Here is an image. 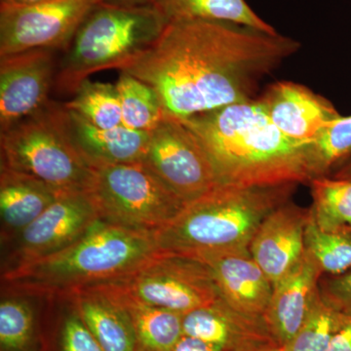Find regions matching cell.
I'll use <instances>...</instances> for the list:
<instances>
[{
  "mask_svg": "<svg viewBox=\"0 0 351 351\" xmlns=\"http://www.w3.org/2000/svg\"><path fill=\"white\" fill-rule=\"evenodd\" d=\"M260 101L274 125L299 142H313L325 126L341 117L326 99L294 82L276 83Z\"/></svg>",
  "mask_w": 351,
  "mask_h": 351,
  "instance_id": "obj_16",
  "label": "cell"
},
{
  "mask_svg": "<svg viewBox=\"0 0 351 351\" xmlns=\"http://www.w3.org/2000/svg\"><path fill=\"white\" fill-rule=\"evenodd\" d=\"M309 209L289 202L270 213L252 239V257L276 285L306 252L304 237Z\"/></svg>",
  "mask_w": 351,
  "mask_h": 351,
  "instance_id": "obj_13",
  "label": "cell"
},
{
  "mask_svg": "<svg viewBox=\"0 0 351 351\" xmlns=\"http://www.w3.org/2000/svg\"><path fill=\"white\" fill-rule=\"evenodd\" d=\"M325 351H351V318L332 336Z\"/></svg>",
  "mask_w": 351,
  "mask_h": 351,
  "instance_id": "obj_32",
  "label": "cell"
},
{
  "mask_svg": "<svg viewBox=\"0 0 351 351\" xmlns=\"http://www.w3.org/2000/svg\"><path fill=\"white\" fill-rule=\"evenodd\" d=\"M100 218L88 193L60 196L15 239L6 269L61 251Z\"/></svg>",
  "mask_w": 351,
  "mask_h": 351,
  "instance_id": "obj_11",
  "label": "cell"
},
{
  "mask_svg": "<svg viewBox=\"0 0 351 351\" xmlns=\"http://www.w3.org/2000/svg\"><path fill=\"white\" fill-rule=\"evenodd\" d=\"M334 178H337V179L351 180V161L350 163L343 166V167L335 175Z\"/></svg>",
  "mask_w": 351,
  "mask_h": 351,
  "instance_id": "obj_36",
  "label": "cell"
},
{
  "mask_svg": "<svg viewBox=\"0 0 351 351\" xmlns=\"http://www.w3.org/2000/svg\"><path fill=\"white\" fill-rule=\"evenodd\" d=\"M0 167L24 173L60 195L87 193L94 166L76 145L68 108L49 101L19 123L0 133Z\"/></svg>",
  "mask_w": 351,
  "mask_h": 351,
  "instance_id": "obj_6",
  "label": "cell"
},
{
  "mask_svg": "<svg viewBox=\"0 0 351 351\" xmlns=\"http://www.w3.org/2000/svg\"><path fill=\"white\" fill-rule=\"evenodd\" d=\"M318 288L330 306L351 318V270L339 276L321 277Z\"/></svg>",
  "mask_w": 351,
  "mask_h": 351,
  "instance_id": "obj_31",
  "label": "cell"
},
{
  "mask_svg": "<svg viewBox=\"0 0 351 351\" xmlns=\"http://www.w3.org/2000/svg\"><path fill=\"white\" fill-rule=\"evenodd\" d=\"M144 162L186 204L219 186L199 141L178 117L164 113L151 132Z\"/></svg>",
  "mask_w": 351,
  "mask_h": 351,
  "instance_id": "obj_10",
  "label": "cell"
},
{
  "mask_svg": "<svg viewBox=\"0 0 351 351\" xmlns=\"http://www.w3.org/2000/svg\"><path fill=\"white\" fill-rule=\"evenodd\" d=\"M93 166L87 193L110 223L154 235L188 205L144 162Z\"/></svg>",
  "mask_w": 351,
  "mask_h": 351,
  "instance_id": "obj_7",
  "label": "cell"
},
{
  "mask_svg": "<svg viewBox=\"0 0 351 351\" xmlns=\"http://www.w3.org/2000/svg\"><path fill=\"white\" fill-rule=\"evenodd\" d=\"M318 176L324 177L339 161L351 154V117L328 124L313 141Z\"/></svg>",
  "mask_w": 351,
  "mask_h": 351,
  "instance_id": "obj_29",
  "label": "cell"
},
{
  "mask_svg": "<svg viewBox=\"0 0 351 351\" xmlns=\"http://www.w3.org/2000/svg\"><path fill=\"white\" fill-rule=\"evenodd\" d=\"M300 43L232 23L175 21L120 71L151 85L164 112L178 119L252 100L258 80Z\"/></svg>",
  "mask_w": 351,
  "mask_h": 351,
  "instance_id": "obj_1",
  "label": "cell"
},
{
  "mask_svg": "<svg viewBox=\"0 0 351 351\" xmlns=\"http://www.w3.org/2000/svg\"><path fill=\"white\" fill-rule=\"evenodd\" d=\"M193 257L207 265L226 304L248 315L265 316L274 285L252 257L249 248L205 252Z\"/></svg>",
  "mask_w": 351,
  "mask_h": 351,
  "instance_id": "obj_14",
  "label": "cell"
},
{
  "mask_svg": "<svg viewBox=\"0 0 351 351\" xmlns=\"http://www.w3.org/2000/svg\"><path fill=\"white\" fill-rule=\"evenodd\" d=\"M168 22L175 21H215L245 25L274 34L267 24L245 0H161L160 6Z\"/></svg>",
  "mask_w": 351,
  "mask_h": 351,
  "instance_id": "obj_22",
  "label": "cell"
},
{
  "mask_svg": "<svg viewBox=\"0 0 351 351\" xmlns=\"http://www.w3.org/2000/svg\"><path fill=\"white\" fill-rule=\"evenodd\" d=\"M104 0H46L0 5V57L25 51L68 49L80 25Z\"/></svg>",
  "mask_w": 351,
  "mask_h": 351,
  "instance_id": "obj_9",
  "label": "cell"
},
{
  "mask_svg": "<svg viewBox=\"0 0 351 351\" xmlns=\"http://www.w3.org/2000/svg\"><path fill=\"white\" fill-rule=\"evenodd\" d=\"M53 52L36 49L0 57V133L47 105L56 76Z\"/></svg>",
  "mask_w": 351,
  "mask_h": 351,
  "instance_id": "obj_12",
  "label": "cell"
},
{
  "mask_svg": "<svg viewBox=\"0 0 351 351\" xmlns=\"http://www.w3.org/2000/svg\"><path fill=\"white\" fill-rule=\"evenodd\" d=\"M157 6L101 2L80 25L55 76L57 91L75 95L88 76L122 69L154 45L168 25Z\"/></svg>",
  "mask_w": 351,
  "mask_h": 351,
  "instance_id": "obj_5",
  "label": "cell"
},
{
  "mask_svg": "<svg viewBox=\"0 0 351 351\" xmlns=\"http://www.w3.org/2000/svg\"><path fill=\"white\" fill-rule=\"evenodd\" d=\"M184 336L202 339L226 351H258L279 346L263 317L233 308L223 299L184 314Z\"/></svg>",
  "mask_w": 351,
  "mask_h": 351,
  "instance_id": "obj_15",
  "label": "cell"
},
{
  "mask_svg": "<svg viewBox=\"0 0 351 351\" xmlns=\"http://www.w3.org/2000/svg\"><path fill=\"white\" fill-rule=\"evenodd\" d=\"M306 252L315 261L323 274L339 276L351 269V232H325L311 217L304 237Z\"/></svg>",
  "mask_w": 351,
  "mask_h": 351,
  "instance_id": "obj_26",
  "label": "cell"
},
{
  "mask_svg": "<svg viewBox=\"0 0 351 351\" xmlns=\"http://www.w3.org/2000/svg\"><path fill=\"white\" fill-rule=\"evenodd\" d=\"M69 110L73 140L92 165L142 162L151 132L134 130L123 124L104 129Z\"/></svg>",
  "mask_w": 351,
  "mask_h": 351,
  "instance_id": "obj_19",
  "label": "cell"
},
{
  "mask_svg": "<svg viewBox=\"0 0 351 351\" xmlns=\"http://www.w3.org/2000/svg\"><path fill=\"white\" fill-rule=\"evenodd\" d=\"M96 286L106 289L126 309L143 351H173L184 336V314L143 304L108 284Z\"/></svg>",
  "mask_w": 351,
  "mask_h": 351,
  "instance_id": "obj_21",
  "label": "cell"
},
{
  "mask_svg": "<svg viewBox=\"0 0 351 351\" xmlns=\"http://www.w3.org/2000/svg\"><path fill=\"white\" fill-rule=\"evenodd\" d=\"M60 196L31 176L0 167L2 241L15 239Z\"/></svg>",
  "mask_w": 351,
  "mask_h": 351,
  "instance_id": "obj_20",
  "label": "cell"
},
{
  "mask_svg": "<svg viewBox=\"0 0 351 351\" xmlns=\"http://www.w3.org/2000/svg\"><path fill=\"white\" fill-rule=\"evenodd\" d=\"M348 318L330 306L318 292L304 324L284 350L325 351L332 336Z\"/></svg>",
  "mask_w": 351,
  "mask_h": 351,
  "instance_id": "obj_27",
  "label": "cell"
},
{
  "mask_svg": "<svg viewBox=\"0 0 351 351\" xmlns=\"http://www.w3.org/2000/svg\"><path fill=\"white\" fill-rule=\"evenodd\" d=\"M173 351H226L219 346L193 337L182 336Z\"/></svg>",
  "mask_w": 351,
  "mask_h": 351,
  "instance_id": "obj_33",
  "label": "cell"
},
{
  "mask_svg": "<svg viewBox=\"0 0 351 351\" xmlns=\"http://www.w3.org/2000/svg\"><path fill=\"white\" fill-rule=\"evenodd\" d=\"M108 3L127 6H160L161 0H104Z\"/></svg>",
  "mask_w": 351,
  "mask_h": 351,
  "instance_id": "obj_34",
  "label": "cell"
},
{
  "mask_svg": "<svg viewBox=\"0 0 351 351\" xmlns=\"http://www.w3.org/2000/svg\"><path fill=\"white\" fill-rule=\"evenodd\" d=\"M323 272L306 252L300 262L274 286L265 318L280 346L292 341L311 311Z\"/></svg>",
  "mask_w": 351,
  "mask_h": 351,
  "instance_id": "obj_17",
  "label": "cell"
},
{
  "mask_svg": "<svg viewBox=\"0 0 351 351\" xmlns=\"http://www.w3.org/2000/svg\"><path fill=\"white\" fill-rule=\"evenodd\" d=\"M62 351H105L82 320L75 306L61 330Z\"/></svg>",
  "mask_w": 351,
  "mask_h": 351,
  "instance_id": "obj_30",
  "label": "cell"
},
{
  "mask_svg": "<svg viewBox=\"0 0 351 351\" xmlns=\"http://www.w3.org/2000/svg\"><path fill=\"white\" fill-rule=\"evenodd\" d=\"M3 298L0 304V345L2 350L25 351L34 334V314L19 294Z\"/></svg>",
  "mask_w": 351,
  "mask_h": 351,
  "instance_id": "obj_28",
  "label": "cell"
},
{
  "mask_svg": "<svg viewBox=\"0 0 351 351\" xmlns=\"http://www.w3.org/2000/svg\"><path fill=\"white\" fill-rule=\"evenodd\" d=\"M161 253L154 234L99 218L66 248L4 270L1 279L15 294L66 298L129 276Z\"/></svg>",
  "mask_w": 351,
  "mask_h": 351,
  "instance_id": "obj_3",
  "label": "cell"
},
{
  "mask_svg": "<svg viewBox=\"0 0 351 351\" xmlns=\"http://www.w3.org/2000/svg\"><path fill=\"white\" fill-rule=\"evenodd\" d=\"M115 86L121 103L122 124L134 130L154 131L165 113L156 90L124 71Z\"/></svg>",
  "mask_w": 351,
  "mask_h": 351,
  "instance_id": "obj_24",
  "label": "cell"
},
{
  "mask_svg": "<svg viewBox=\"0 0 351 351\" xmlns=\"http://www.w3.org/2000/svg\"><path fill=\"white\" fill-rule=\"evenodd\" d=\"M311 214L320 230L351 232V180L319 177L311 182Z\"/></svg>",
  "mask_w": 351,
  "mask_h": 351,
  "instance_id": "obj_23",
  "label": "cell"
},
{
  "mask_svg": "<svg viewBox=\"0 0 351 351\" xmlns=\"http://www.w3.org/2000/svg\"><path fill=\"white\" fill-rule=\"evenodd\" d=\"M295 186L219 184L154 233L157 247L186 256L248 249L263 221L290 201Z\"/></svg>",
  "mask_w": 351,
  "mask_h": 351,
  "instance_id": "obj_4",
  "label": "cell"
},
{
  "mask_svg": "<svg viewBox=\"0 0 351 351\" xmlns=\"http://www.w3.org/2000/svg\"><path fill=\"white\" fill-rule=\"evenodd\" d=\"M64 106L100 128H113L122 124L121 103L115 84L86 80L73 100Z\"/></svg>",
  "mask_w": 351,
  "mask_h": 351,
  "instance_id": "obj_25",
  "label": "cell"
},
{
  "mask_svg": "<svg viewBox=\"0 0 351 351\" xmlns=\"http://www.w3.org/2000/svg\"><path fill=\"white\" fill-rule=\"evenodd\" d=\"M104 284L143 304L182 314L221 299L207 265L178 254L161 253L133 274Z\"/></svg>",
  "mask_w": 351,
  "mask_h": 351,
  "instance_id": "obj_8",
  "label": "cell"
},
{
  "mask_svg": "<svg viewBox=\"0 0 351 351\" xmlns=\"http://www.w3.org/2000/svg\"><path fill=\"white\" fill-rule=\"evenodd\" d=\"M46 0H0V5L5 6H29L40 3Z\"/></svg>",
  "mask_w": 351,
  "mask_h": 351,
  "instance_id": "obj_35",
  "label": "cell"
},
{
  "mask_svg": "<svg viewBox=\"0 0 351 351\" xmlns=\"http://www.w3.org/2000/svg\"><path fill=\"white\" fill-rule=\"evenodd\" d=\"M180 119L206 152L219 184L276 186L319 178L313 142L287 137L260 100Z\"/></svg>",
  "mask_w": 351,
  "mask_h": 351,
  "instance_id": "obj_2",
  "label": "cell"
},
{
  "mask_svg": "<svg viewBox=\"0 0 351 351\" xmlns=\"http://www.w3.org/2000/svg\"><path fill=\"white\" fill-rule=\"evenodd\" d=\"M71 300L105 351H143L135 328L123 306L101 286L82 289Z\"/></svg>",
  "mask_w": 351,
  "mask_h": 351,
  "instance_id": "obj_18",
  "label": "cell"
},
{
  "mask_svg": "<svg viewBox=\"0 0 351 351\" xmlns=\"http://www.w3.org/2000/svg\"><path fill=\"white\" fill-rule=\"evenodd\" d=\"M258 351H285V350H284L283 346H272V348H265V350H258Z\"/></svg>",
  "mask_w": 351,
  "mask_h": 351,
  "instance_id": "obj_37",
  "label": "cell"
}]
</instances>
